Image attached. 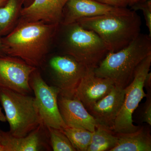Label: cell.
<instances>
[{"label":"cell","instance_id":"cell-1","mask_svg":"<svg viewBox=\"0 0 151 151\" xmlns=\"http://www.w3.org/2000/svg\"><path fill=\"white\" fill-rule=\"evenodd\" d=\"M60 24L19 20L14 29L2 37L4 53L38 68L55 40Z\"/></svg>","mask_w":151,"mask_h":151},{"label":"cell","instance_id":"cell-2","mask_svg":"<svg viewBox=\"0 0 151 151\" xmlns=\"http://www.w3.org/2000/svg\"><path fill=\"white\" fill-rule=\"evenodd\" d=\"M151 54V37L140 33L125 48L109 52L93 71L97 76L108 78L115 85L125 88L132 82L138 65Z\"/></svg>","mask_w":151,"mask_h":151},{"label":"cell","instance_id":"cell-3","mask_svg":"<svg viewBox=\"0 0 151 151\" xmlns=\"http://www.w3.org/2000/svg\"><path fill=\"white\" fill-rule=\"evenodd\" d=\"M55 40L61 52L89 68L97 67L109 52L97 33L84 28L77 22L60 24Z\"/></svg>","mask_w":151,"mask_h":151},{"label":"cell","instance_id":"cell-4","mask_svg":"<svg viewBox=\"0 0 151 151\" xmlns=\"http://www.w3.org/2000/svg\"><path fill=\"white\" fill-rule=\"evenodd\" d=\"M93 31L104 42L109 52L119 51L129 45L141 33L140 17L132 11L129 14L84 18L76 22Z\"/></svg>","mask_w":151,"mask_h":151},{"label":"cell","instance_id":"cell-5","mask_svg":"<svg viewBox=\"0 0 151 151\" xmlns=\"http://www.w3.org/2000/svg\"><path fill=\"white\" fill-rule=\"evenodd\" d=\"M0 103L9 125V131L16 137L26 136L42 124L34 97L0 87Z\"/></svg>","mask_w":151,"mask_h":151},{"label":"cell","instance_id":"cell-6","mask_svg":"<svg viewBox=\"0 0 151 151\" xmlns=\"http://www.w3.org/2000/svg\"><path fill=\"white\" fill-rule=\"evenodd\" d=\"M151 65V54L138 65L132 82L125 88L124 103L113 128L115 133H131L139 128L133 124V114L142 100L147 96L144 91V82Z\"/></svg>","mask_w":151,"mask_h":151},{"label":"cell","instance_id":"cell-7","mask_svg":"<svg viewBox=\"0 0 151 151\" xmlns=\"http://www.w3.org/2000/svg\"><path fill=\"white\" fill-rule=\"evenodd\" d=\"M29 84L34 93L35 105L42 124L46 127L60 130L66 128L58 103L59 89L47 84L38 68L32 73Z\"/></svg>","mask_w":151,"mask_h":151},{"label":"cell","instance_id":"cell-8","mask_svg":"<svg viewBox=\"0 0 151 151\" xmlns=\"http://www.w3.org/2000/svg\"><path fill=\"white\" fill-rule=\"evenodd\" d=\"M49 66L53 86L59 89V95L69 98L74 97L81 79L90 69L62 52L50 58Z\"/></svg>","mask_w":151,"mask_h":151},{"label":"cell","instance_id":"cell-9","mask_svg":"<svg viewBox=\"0 0 151 151\" xmlns=\"http://www.w3.org/2000/svg\"><path fill=\"white\" fill-rule=\"evenodd\" d=\"M37 69L22 60L8 55L0 56V87L22 93L32 92L29 81Z\"/></svg>","mask_w":151,"mask_h":151},{"label":"cell","instance_id":"cell-10","mask_svg":"<svg viewBox=\"0 0 151 151\" xmlns=\"http://www.w3.org/2000/svg\"><path fill=\"white\" fill-rule=\"evenodd\" d=\"M132 11L99 2L95 0H69L63 9L60 24L68 25L84 18L129 14Z\"/></svg>","mask_w":151,"mask_h":151},{"label":"cell","instance_id":"cell-11","mask_svg":"<svg viewBox=\"0 0 151 151\" xmlns=\"http://www.w3.org/2000/svg\"><path fill=\"white\" fill-rule=\"evenodd\" d=\"M0 144L3 151H50L52 150L47 127L41 124L22 137H16L9 132L0 130Z\"/></svg>","mask_w":151,"mask_h":151},{"label":"cell","instance_id":"cell-12","mask_svg":"<svg viewBox=\"0 0 151 151\" xmlns=\"http://www.w3.org/2000/svg\"><path fill=\"white\" fill-rule=\"evenodd\" d=\"M125 93V88L115 85L109 94L87 109L98 126L113 131L124 103Z\"/></svg>","mask_w":151,"mask_h":151},{"label":"cell","instance_id":"cell-13","mask_svg":"<svg viewBox=\"0 0 151 151\" xmlns=\"http://www.w3.org/2000/svg\"><path fill=\"white\" fill-rule=\"evenodd\" d=\"M58 103L60 113L67 127L94 132L98 126L81 101L75 96L69 98L59 95Z\"/></svg>","mask_w":151,"mask_h":151},{"label":"cell","instance_id":"cell-14","mask_svg":"<svg viewBox=\"0 0 151 151\" xmlns=\"http://www.w3.org/2000/svg\"><path fill=\"white\" fill-rule=\"evenodd\" d=\"M69 0H33L22 9L19 20L60 24L63 9Z\"/></svg>","mask_w":151,"mask_h":151},{"label":"cell","instance_id":"cell-15","mask_svg":"<svg viewBox=\"0 0 151 151\" xmlns=\"http://www.w3.org/2000/svg\"><path fill=\"white\" fill-rule=\"evenodd\" d=\"M93 70L89 69L81 79L74 96L87 110L109 94L115 85L110 79L95 75Z\"/></svg>","mask_w":151,"mask_h":151},{"label":"cell","instance_id":"cell-16","mask_svg":"<svg viewBox=\"0 0 151 151\" xmlns=\"http://www.w3.org/2000/svg\"><path fill=\"white\" fill-rule=\"evenodd\" d=\"M118 142L110 151H151V137L150 130L140 127L135 132L116 133Z\"/></svg>","mask_w":151,"mask_h":151},{"label":"cell","instance_id":"cell-17","mask_svg":"<svg viewBox=\"0 0 151 151\" xmlns=\"http://www.w3.org/2000/svg\"><path fill=\"white\" fill-rule=\"evenodd\" d=\"M24 0H8L0 7V35H7L16 27L20 17Z\"/></svg>","mask_w":151,"mask_h":151},{"label":"cell","instance_id":"cell-18","mask_svg":"<svg viewBox=\"0 0 151 151\" xmlns=\"http://www.w3.org/2000/svg\"><path fill=\"white\" fill-rule=\"evenodd\" d=\"M117 142L116 133L98 126L93 132L91 143L86 151H110Z\"/></svg>","mask_w":151,"mask_h":151},{"label":"cell","instance_id":"cell-19","mask_svg":"<svg viewBox=\"0 0 151 151\" xmlns=\"http://www.w3.org/2000/svg\"><path fill=\"white\" fill-rule=\"evenodd\" d=\"M76 150L86 151L92 140L93 132L79 128L66 127L62 130Z\"/></svg>","mask_w":151,"mask_h":151},{"label":"cell","instance_id":"cell-20","mask_svg":"<svg viewBox=\"0 0 151 151\" xmlns=\"http://www.w3.org/2000/svg\"><path fill=\"white\" fill-rule=\"evenodd\" d=\"M50 142L53 151H76L62 130L47 127Z\"/></svg>","mask_w":151,"mask_h":151},{"label":"cell","instance_id":"cell-21","mask_svg":"<svg viewBox=\"0 0 151 151\" xmlns=\"http://www.w3.org/2000/svg\"><path fill=\"white\" fill-rule=\"evenodd\" d=\"M131 7L133 11L139 9L142 11L146 25L150 32L149 35L151 37V0H139V1Z\"/></svg>","mask_w":151,"mask_h":151},{"label":"cell","instance_id":"cell-22","mask_svg":"<svg viewBox=\"0 0 151 151\" xmlns=\"http://www.w3.org/2000/svg\"><path fill=\"white\" fill-rule=\"evenodd\" d=\"M147 100L144 105L142 113V120L143 122L151 126V90L147 91Z\"/></svg>","mask_w":151,"mask_h":151},{"label":"cell","instance_id":"cell-23","mask_svg":"<svg viewBox=\"0 0 151 151\" xmlns=\"http://www.w3.org/2000/svg\"><path fill=\"white\" fill-rule=\"evenodd\" d=\"M99 2L109 5L119 7H127L128 6V0H95Z\"/></svg>","mask_w":151,"mask_h":151},{"label":"cell","instance_id":"cell-24","mask_svg":"<svg viewBox=\"0 0 151 151\" xmlns=\"http://www.w3.org/2000/svg\"><path fill=\"white\" fill-rule=\"evenodd\" d=\"M144 87H145L147 91L151 90V73L149 72L146 76L144 82Z\"/></svg>","mask_w":151,"mask_h":151},{"label":"cell","instance_id":"cell-25","mask_svg":"<svg viewBox=\"0 0 151 151\" xmlns=\"http://www.w3.org/2000/svg\"><path fill=\"white\" fill-rule=\"evenodd\" d=\"M4 55H6L4 54L3 50L2 37L0 35V56Z\"/></svg>","mask_w":151,"mask_h":151},{"label":"cell","instance_id":"cell-26","mask_svg":"<svg viewBox=\"0 0 151 151\" xmlns=\"http://www.w3.org/2000/svg\"><path fill=\"white\" fill-rule=\"evenodd\" d=\"M6 121L5 116L3 113L2 108L0 107V122H5Z\"/></svg>","mask_w":151,"mask_h":151},{"label":"cell","instance_id":"cell-27","mask_svg":"<svg viewBox=\"0 0 151 151\" xmlns=\"http://www.w3.org/2000/svg\"><path fill=\"white\" fill-rule=\"evenodd\" d=\"M128 6H132L134 4L139 1V0H128Z\"/></svg>","mask_w":151,"mask_h":151},{"label":"cell","instance_id":"cell-28","mask_svg":"<svg viewBox=\"0 0 151 151\" xmlns=\"http://www.w3.org/2000/svg\"><path fill=\"white\" fill-rule=\"evenodd\" d=\"M33 1V0H24V7L29 5L32 3Z\"/></svg>","mask_w":151,"mask_h":151},{"label":"cell","instance_id":"cell-29","mask_svg":"<svg viewBox=\"0 0 151 151\" xmlns=\"http://www.w3.org/2000/svg\"><path fill=\"white\" fill-rule=\"evenodd\" d=\"M8 1V0H0V7L4 5Z\"/></svg>","mask_w":151,"mask_h":151},{"label":"cell","instance_id":"cell-30","mask_svg":"<svg viewBox=\"0 0 151 151\" xmlns=\"http://www.w3.org/2000/svg\"><path fill=\"white\" fill-rule=\"evenodd\" d=\"M0 151H3V147L1 144H0Z\"/></svg>","mask_w":151,"mask_h":151}]
</instances>
